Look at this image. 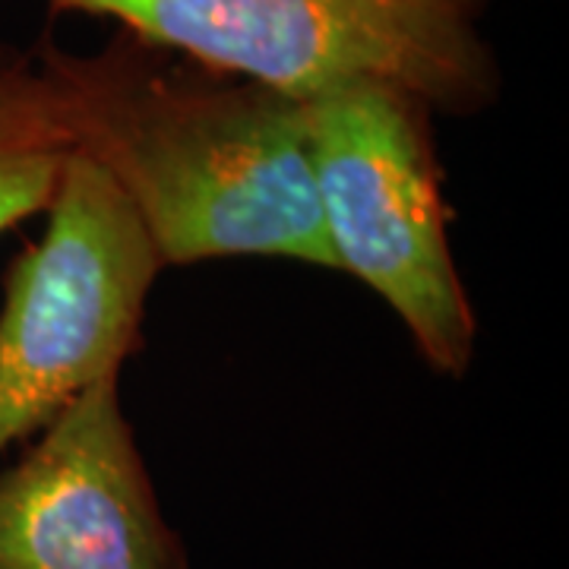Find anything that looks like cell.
<instances>
[{"label": "cell", "instance_id": "obj_1", "mask_svg": "<svg viewBox=\"0 0 569 569\" xmlns=\"http://www.w3.org/2000/svg\"><path fill=\"white\" fill-rule=\"evenodd\" d=\"M77 156L140 219L162 266L272 257L336 269L305 102L114 29L96 51L41 39Z\"/></svg>", "mask_w": 569, "mask_h": 569}, {"label": "cell", "instance_id": "obj_2", "mask_svg": "<svg viewBox=\"0 0 569 569\" xmlns=\"http://www.w3.org/2000/svg\"><path fill=\"white\" fill-rule=\"evenodd\" d=\"M51 17L111 20L224 77L298 102L387 82L433 114L478 118L503 96L490 0H44Z\"/></svg>", "mask_w": 569, "mask_h": 569}, {"label": "cell", "instance_id": "obj_3", "mask_svg": "<svg viewBox=\"0 0 569 569\" xmlns=\"http://www.w3.org/2000/svg\"><path fill=\"white\" fill-rule=\"evenodd\" d=\"M433 111L387 82L305 99L307 152L336 272L377 291L437 373L462 380L478 320L449 247Z\"/></svg>", "mask_w": 569, "mask_h": 569}, {"label": "cell", "instance_id": "obj_4", "mask_svg": "<svg viewBox=\"0 0 569 569\" xmlns=\"http://www.w3.org/2000/svg\"><path fill=\"white\" fill-rule=\"evenodd\" d=\"M41 238L20 253L0 305V456L36 440L82 389L140 351L164 266L140 219L73 152Z\"/></svg>", "mask_w": 569, "mask_h": 569}, {"label": "cell", "instance_id": "obj_5", "mask_svg": "<svg viewBox=\"0 0 569 569\" xmlns=\"http://www.w3.org/2000/svg\"><path fill=\"white\" fill-rule=\"evenodd\" d=\"M0 569H193L123 415L121 373L82 389L0 471Z\"/></svg>", "mask_w": 569, "mask_h": 569}, {"label": "cell", "instance_id": "obj_6", "mask_svg": "<svg viewBox=\"0 0 569 569\" xmlns=\"http://www.w3.org/2000/svg\"><path fill=\"white\" fill-rule=\"evenodd\" d=\"M73 152L58 86L13 48L0 61V234L51 206Z\"/></svg>", "mask_w": 569, "mask_h": 569}, {"label": "cell", "instance_id": "obj_7", "mask_svg": "<svg viewBox=\"0 0 569 569\" xmlns=\"http://www.w3.org/2000/svg\"><path fill=\"white\" fill-rule=\"evenodd\" d=\"M10 51H13V48H10V44H0V61H3V58H7V54H10Z\"/></svg>", "mask_w": 569, "mask_h": 569}]
</instances>
